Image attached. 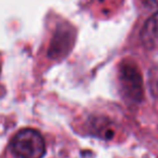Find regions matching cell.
<instances>
[{
    "instance_id": "1",
    "label": "cell",
    "mask_w": 158,
    "mask_h": 158,
    "mask_svg": "<svg viewBox=\"0 0 158 158\" xmlns=\"http://www.w3.org/2000/svg\"><path fill=\"white\" fill-rule=\"evenodd\" d=\"M12 153L18 158H42L46 154V142L35 129H22L12 138Z\"/></svg>"
},
{
    "instance_id": "2",
    "label": "cell",
    "mask_w": 158,
    "mask_h": 158,
    "mask_svg": "<svg viewBox=\"0 0 158 158\" xmlns=\"http://www.w3.org/2000/svg\"><path fill=\"white\" fill-rule=\"evenodd\" d=\"M119 80L123 94L127 99L133 102H140L142 99V79L135 66L123 63L119 72Z\"/></svg>"
},
{
    "instance_id": "3",
    "label": "cell",
    "mask_w": 158,
    "mask_h": 158,
    "mask_svg": "<svg viewBox=\"0 0 158 158\" xmlns=\"http://www.w3.org/2000/svg\"><path fill=\"white\" fill-rule=\"evenodd\" d=\"M141 40L147 49H153L158 46V12L145 23L141 31Z\"/></svg>"
},
{
    "instance_id": "4",
    "label": "cell",
    "mask_w": 158,
    "mask_h": 158,
    "mask_svg": "<svg viewBox=\"0 0 158 158\" xmlns=\"http://www.w3.org/2000/svg\"><path fill=\"white\" fill-rule=\"evenodd\" d=\"M67 46H70V33L66 31H63L62 33H57L54 37V40L52 41V46L50 49V53L53 56L63 53V51H66Z\"/></svg>"
},
{
    "instance_id": "5",
    "label": "cell",
    "mask_w": 158,
    "mask_h": 158,
    "mask_svg": "<svg viewBox=\"0 0 158 158\" xmlns=\"http://www.w3.org/2000/svg\"><path fill=\"white\" fill-rule=\"evenodd\" d=\"M142 2L144 3L145 6L151 7V8L158 7V0H142Z\"/></svg>"
}]
</instances>
